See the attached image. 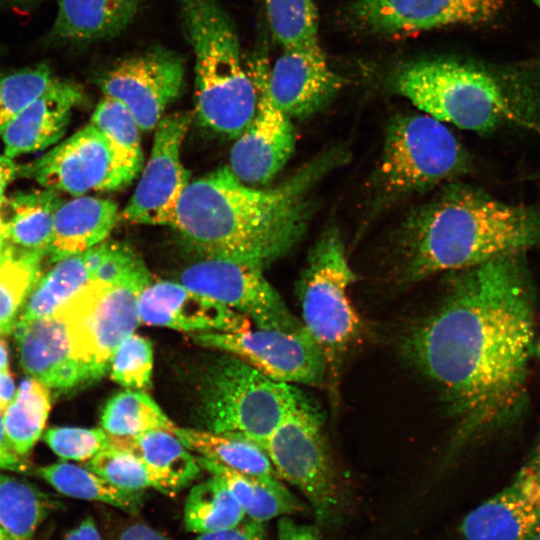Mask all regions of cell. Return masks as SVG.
<instances>
[{"mask_svg": "<svg viewBox=\"0 0 540 540\" xmlns=\"http://www.w3.org/2000/svg\"><path fill=\"white\" fill-rule=\"evenodd\" d=\"M185 33L195 54V110L205 128L236 139L258 108L259 85L242 62L238 35L217 0H180Z\"/></svg>", "mask_w": 540, "mask_h": 540, "instance_id": "4", "label": "cell"}, {"mask_svg": "<svg viewBox=\"0 0 540 540\" xmlns=\"http://www.w3.org/2000/svg\"><path fill=\"white\" fill-rule=\"evenodd\" d=\"M84 466L123 490H156L155 483L141 460L125 449L108 445L86 461Z\"/></svg>", "mask_w": 540, "mask_h": 540, "instance_id": "40", "label": "cell"}, {"mask_svg": "<svg viewBox=\"0 0 540 540\" xmlns=\"http://www.w3.org/2000/svg\"><path fill=\"white\" fill-rule=\"evenodd\" d=\"M7 242L5 238H0V258L6 248Z\"/></svg>", "mask_w": 540, "mask_h": 540, "instance_id": "53", "label": "cell"}, {"mask_svg": "<svg viewBox=\"0 0 540 540\" xmlns=\"http://www.w3.org/2000/svg\"><path fill=\"white\" fill-rule=\"evenodd\" d=\"M338 154L328 152L270 189L249 186L228 167L219 168L188 184L169 226L201 258H227L264 268L302 236L308 192L341 160Z\"/></svg>", "mask_w": 540, "mask_h": 540, "instance_id": "2", "label": "cell"}, {"mask_svg": "<svg viewBox=\"0 0 540 540\" xmlns=\"http://www.w3.org/2000/svg\"><path fill=\"white\" fill-rule=\"evenodd\" d=\"M465 540H534L540 534V442L512 480L465 516Z\"/></svg>", "mask_w": 540, "mask_h": 540, "instance_id": "17", "label": "cell"}, {"mask_svg": "<svg viewBox=\"0 0 540 540\" xmlns=\"http://www.w3.org/2000/svg\"><path fill=\"white\" fill-rule=\"evenodd\" d=\"M44 440L61 458L85 462L109 445V436L101 427H53L45 432Z\"/></svg>", "mask_w": 540, "mask_h": 540, "instance_id": "41", "label": "cell"}, {"mask_svg": "<svg viewBox=\"0 0 540 540\" xmlns=\"http://www.w3.org/2000/svg\"><path fill=\"white\" fill-rule=\"evenodd\" d=\"M119 216L117 204L108 199L82 195L62 200L55 212L45 263L83 253L107 240Z\"/></svg>", "mask_w": 540, "mask_h": 540, "instance_id": "23", "label": "cell"}, {"mask_svg": "<svg viewBox=\"0 0 540 540\" xmlns=\"http://www.w3.org/2000/svg\"><path fill=\"white\" fill-rule=\"evenodd\" d=\"M140 0H59L49 38L82 44L113 37L135 17Z\"/></svg>", "mask_w": 540, "mask_h": 540, "instance_id": "25", "label": "cell"}, {"mask_svg": "<svg viewBox=\"0 0 540 540\" xmlns=\"http://www.w3.org/2000/svg\"><path fill=\"white\" fill-rule=\"evenodd\" d=\"M15 338L23 370L49 389L72 391L88 385L74 356L63 318L53 313L15 327Z\"/></svg>", "mask_w": 540, "mask_h": 540, "instance_id": "21", "label": "cell"}, {"mask_svg": "<svg viewBox=\"0 0 540 540\" xmlns=\"http://www.w3.org/2000/svg\"><path fill=\"white\" fill-rule=\"evenodd\" d=\"M526 125H527L528 127H530V128H533L536 132H538V133L540 134V127H539V126H536V125L530 124V123H528V124H526Z\"/></svg>", "mask_w": 540, "mask_h": 540, "instance_id": "54", "label": "cell"}, {"mask_svg": "<svg viewBox=\"0 0 540 540\" xmlns=\"http://www.w3.org/2000/svg\"><path fill=\"white\" fill-rule=\"evenodd\" d=\"M277 540H321L318 526L301 524L291 516H281L277 521Z\"/></svg>", "mask_w": 540, "mask_h": 540, "instance_id": "43", "label": "cell"}, {"mask_svg": "<svg viewBox=\"0 0 540 540\" xmlns=\"http://www.w3.org/2000/svg\"><path fill=\"white\" fill-rule=\"evenodd\" d=\"M59 192L44 188L4 198L6 242L18 249L46 254L51 241Z\"/></svg>", "mask_w": 540, "mask_h": 540, "instance_id": "28", "label": "cell"}, {"mask_svg": "<svg viewBox=\"0 0 540 540\" xmlns=\"http://www.w3.org/2000/svg\"><path fill=\"white\" fill-rule=\"evenodd\" d=\"M58 79L47 63L0 74V135L14 117Z\"/></svg>", "mask_w": 540, "mask_h": 540, "instance_id": "37", "label": "cell"}, {"mask_svg": "<svg viewBox=\"0 0 540 540\" xmlns=\"http://www.w3.org/2000/svg\"><path fill=\"white\" fill-rule=\"evenodd\" d=\"M263 267L227 258H200L180 274V283L236 312L258 328L299 330L304 327L266 280Z\"/></svg>", "mask_w": 540, "mask_h": 540, "instance_id": "13", "label": "cell"}, {"mask_svg": "<svg viewBox=\"0 0 540 540\" xmlns=\"http://www.w3.org/2000/svg\"><path fill=\"white\" fill-rule=\"evenodd\" d=\"M199 392L204 430L240 437L262 449L286 415L307 400L293 385L272 380L225 352L204 370Z\"/></svg>", "mask_w": 540, "mask_h": 540, "instance_id": "5", "label": "cell"}, {"mask_svg": "<svg viewBox=\"0 0 540 540\" xmlns=\"http://www.w3.org/2000/svg\"><path fill=\"white\" fill-rule=\"evenodd\" d=\"M0 540H13L11 536L0 526Z\"/></svg>", "mask_w": 540, "mask_h": 540, "instance_id": "52", "label": "cell"}, {"mask_svg": "<svg viewBox=\"0 0 540 540\" xmlns=\"http://www.w3.org/2000/svg\"><path fill=\"white\" fill-rule=\"evenodd\" d=\"M83 98L79 84L58 79L6 125L0 135L4 154L14 159L57 144Z\"/></svg>", "mask_w": 540, "mask_h": 540, "instance_id": "22", "label": "cell"}, {"mask_svg": "<svg viewBox=\"0 0 540 540\" xmlns=\"http://www.w3.org/2000/svg\"><path fill=\"white\" fill-rule=\"evenodd\" d=\"M101 428L111 438H127L151 430L174 432L176 425L144 391L126 389L105 404Z\"/></svg>", "mask_w": 540, "mask_h": 540, "instance_id": "35", "label": "cell"}, {"mask_svg": "<svg viewBox=\"0 0 540 540\" xmlns=\"http://www.w3.org/2000/svg\"><path fill=\"white\" fill-rule=\"evenodd\" d=\"M195 540H268L265 522L244 519L238 525L205 534Z\"/></svg>", "mask_w": 540, "mask_h": 540, "instance_id": "42", "label": "cell"}, {"mask_svg": "<svg viewBox=\"0 0 540 540\" xmlns=\"http://www.w3.org/2000/svg\"><path fill=\"white\" fill-rule=\"evenodd\" d=\"M90 123L104 133L129 158L140 172L143 154L140 128L127 107L120 101L104 96L96 106Z\"/></svg>", "mask_w": 540, "mask_h": 540, "instance_id": "38", "label": "cell"}, {"mask_svg": "<svg viewBox=\"0 0 540 540\" xmlns=\"http://www.w3.org/2000/svg\"><path fill=\"white\" fill-rule=\"evenodd\" d=\"M117 540H168L164 535L145 523L127 525L118 535Z\"/></svg>", "mask_w": 540, "mask_h": 540, "instance_id": "45", "label": "cell"}, {"mask_svg": "<svg viewBox=\"0 0 540 540\" xmlns=\"http://www.w3.org/2000/svg\"><path fill=\"white\" fill-rule=\"evenodd\" d=\"M536 4L539 6L540 8V0H535Z\"/></svg>", "mask_w": 540, "mask_h": 540, "instance_id": "56", "label": "cell"}, {"mask_svg": "<svg viewBox=\"0 0 540 540\" xmlns=\"http://www.w3.org/2000/svg\"><path fill=\"white\" fill-rule=\"evenodd\" d=\"M246 515L229 490L218 476L194 485L186 498L183 521L185 529L195 534H205L234 527L241 523Z\"/></svg>", "mask_w": 540, "mask_h": 540, "instance_id": "31", "label": "cell"}, {"mask_svg": "<svg viewBox=\"0 0 540 540\" xmlns=\"http://www.w3.org/2000/svg\"><path fill=\"white\" fill-rule=\"evenodd\" d=\"M355 274L335 229L325 232L309 255L298 283L302 323L322 350L334 390L346 354L362 333V321L349 298Z\"/></svg>", "mask_w": 540, "mask_h": 540, "instance_id": "8", "label": "cell"}, {"mask_svg": "<svg viewBox=\"0 0 540 540\" xmlns=\"http://www.w3.org/2000/svg\"><path fill=\"white\" fill-rule=\"evenodd\" d=\"M55 504L31 484L0 472V526L13 540H32Z\"/></svg>", "mask_w": 540, "mask_h": 540, "instance_id": "34", "label": "cell"}, {"mask_svg": "<svg viewBox=\"0 0 540 540\" xmlns=\"http://www.w3.org/2000/svg\"><path fill=\"white\" fill-rule=\"evenodd\" d=\"M141 324L187 332L243 331L251 320L180 282L151 281L138 302Z\"/></svg>", "mask_w": 540, "mask_h": 540, "instance_id": "19", "label": "cell"}, {"mask_svg": "<svg viewBox=\"0 0 540 540\" xmlns=\"http://www.w3.org/2000/svg\"><path fill=\"white\" fill-rule=\"evenodd\" d=\"M64 540H102L92 517L85 518L65 535Z\"/></svg>", "mask_w": 540, "mask_h": 540, "instance_id": "46", "label": "cell"}, {"mask_svg": "<svg viewBox=\"0 0 540 540\" xmlns=\"http://www.w3.org/2000/svg\"><path fill=\"white\" fill-rule=\"evenodd\" d=\"M4 200V199H3ZM2 201H0V238H5V234H6V226H5V221H4V217H3V213H2Z\"/></svg>", "mask_w": 540, "mask_h": 540, "instance_id": "51", "label": "cell"}, {"mask_svg": "<svg viewBox=\"0 0 540 540\" xmlns=\"http://www.w3.org/2000/svg\"><path fill=\"white\" fill-rule=\"evenodd\" d=\"M192 115H165L155 127L153 146L136 189L122 212L130 222L169 225L175 207L188 186L190 174L181 162V147Z\"/></svg>", "mask_w": 540, "mask_h": 540, "instance_id": "15", "label": "cell"}, {"mask_svg": "<svg viewBox=\"0 0 540 540\" xmlns=\"http://www.w3.org/2000/svg\"><path fill=\"white\" fill-rule=\"evenodd\" d=\"M503 0H355L351 16L362 29L383 35L487 22Z\"/></svg>", "mask_w": 540, "mask_h": 540, "instance_id": "18", "label": "cell"}, {"mask_svg": "<svg viewBox=\"0 0 540 540\" xmlns=\"http://www.w3.org/2000/svg\"><path fill=\"white\" fill-rule=\"evenodd\" d=\"M173 433L190 451L197 452L200 456L264 484L273 487L284 485L265 451L251 441L204 429L177 426Z\"/></svg>", "mask_w": 540, "mask_h": 540, "instance_id": "27", "label": "cell"}, {"mask_svg": "<svg viewBox=\"0 0 540 540\" xmlns=\"http://www.w3.org/2000/svg\"><path fill=\"white\" fill-rule=\"evenodd\" d=\"M263 450L277 476L306 497L319 528L342 520L344 492L326 447L320 414L310 400L286 415Z\"/></svg>", "mask_w": 540, "mask_h": 540, "instance_id": "9", "label": "cell"}, {"mask_svg": "<svg viewBox=\"0 0 540 540\" xmlns=\"http://www.w3.org/2000/svg\"><path fill=\"white\" fill-rule=\"evenodd\" d=\"M342 85L343 79L330 68L318 43L284 48L268 74L270 96L290 118L320 111Z\"/></svg>", "mask_w": 540, "mask_h": 540, "instance_id": "20", "label": "cell"}, {"mask_svg": "<svg viewBox=\"0 0 540 540\" xmlns=\"http://www.w3.org/2000/svg\"><path fill=\"white\" fill-rule=\"evenodd\" d=\"M34 472L66 496L105 503L131 515L144 504V491L120 489L85 466L60 462Z\"/></svg>", "mask_w": 540, "mask_h": 540, "instance_id": "30", "label": "cell"}, {"mask_svg": "<svg viewBox=\"0 0 540 540\" xmlns=\"http://www.w3.org/2000/svg\"><path fill=\"white\" fill-rule=\"evenodd\" d=\"M467 167V155L447 126L425 114L396 117L390 123L377 171L382 196L426 190Z\"/></svg>", "mask_w": 540, "mask_h": 540, "instance_id": "10", "label": "cell"}, {"mask_svg": "<svg viewBox=\"0 0 540 540\" xmlns=\"http://www.w3.org/2000/svg\"><path fill=\"white\" fill-rule=\"evenodd\" d=\"M534 540H540V534Z\"/></svg>", "mask_w": 540, "mask_h": 540, "instance_id": "57", "label": "cell"}, {"mask_svg": "<svg viewBox=\"0 0 540 540\" xmlns=\"http://www.w3.org/2000/svg\"><path fill=\"white\" fill-rule=\"evenodd\" d=\"M540 245V208L480 190L448 189L413 215L401 238V280L417 282Z\"/></svg>", "mask_w": 540, "mask_h": 540, "instance_id": "3", "label": "cell"}, {"mask_svg": "<svg viewBox=\"0 0 540 540\" xmlns=\"http://www.w3.org/2000/svg\"><path fill=\"white\" fill-rule=\"evenodd\" d=\"M275 40L284 48L318 43L315 0H264Z\"/></svg>", "mask_w": 540, "mask_h": 540, "instance_id": "36", "label": "cell"}, {"mask_svg": "<svg viewBox=\"0 0 540 540\" xmlns=\"http://www.w3.org/2000/svg\"><path fill=\"white\" fill-rule=\"evenodd\" d=\"M105 241L95 247L51 263L30 292L15 327L53 313L91 281L102 260Z\"/></svg>", "mask_w": 540, "mask_h": 540, "instance_id": "26", "label": "cell"}, {"mask_svg": "<svg viewBox=\"0 0 540 540\" xmlns=\"http://www.w3.org/2000/svg\"><path fill=\"white\" fill-rule=\"evenodd\" d=\"M535 294L525 252L456 271L406 333L408 360L444 398L463 446L516 422L528 403Z\"/></svg>", "mask_w": 540, "mask_h": 540, "instance_id": "1", "label": "cell"}, {"mask_svg": "<svg viewBox=\"0 0 540 540\" xmlns=\"http://www.w3.org/2000/svg\"><path fill=\"white\" fill-rule=\"evenodd\" d=\"M44 0H0V5H8L14 7H32L41 3Z\"/></svg>", "mask_w": 540, "mask_h": 540, "instance_id": "49", "label": "cell"}, {"mask_svg": "<svg viewBox=\"0 0 540 540\" xmlns=\"http://www.w3.org/2000/svg\"><path fill=\"white\" fill-rule=\"evenodd\" d=\"M108 372L113 381L126 389L148 391L153 372L151 341L135 332L131 334L113 354Z\"/></svg>", "mask_w": 540, "mask_h": 540, "instance_id": "39", "label": "cell"}, {"mask_svg": "<svg viewBox=\"0 0 540 540\" xmlns=\"http://www.w3.org/2000/svg\"><path fill=\"white\" fill-rule=\"evenodd\" d=\"M202 470L221 478L241 505L247 518L267 522L281 516L305 514L308 507L285 487H273L199 456Z\"/></svg>", "mask_w": 540, "mask_h": 540, "instance_id": "29", "label": "cell"}, {"mask_svg": "<svg viewBox=\"0 0 540 540\" xmlns=\"http://www.w3.org/2000/svg\"><path fill=\"white\" fill-rule=\"evenodd\" d=\"M190 336L196 344L232 354L278 382L321 386L327 378L325 356L305 326L293 331L256 327Z\"/></svg>", "mask_w": 540, "mask_h": 540, "instance_id": "12", "label": "cell"}, {"mask_svg": "<svg viewBox=\"0 0 540 540\" xmlns=\"http://www.w3.org/2000/svg\"><path fill=\"white\" fill-rule=\"evenodd\" d=\"M45 255L7 243L0 258V336L11 334L42 273Z\"/></svg>", "mask_w": 540, "mask_h": 540, "instance_id": "32", "label": "cell"}, {"mask_svg": "<svg viewBox=\"0 0 540 540\" xmlns=\"http://www.w3.org/2000/svg\"><path fill=\"white\" fill-rule=\"evenodd\" d=\"M535 352H537L538 356L540 357V343L536 346Z\"/></svg>", "mask_w": 540, "mask_h": 540, "instance_id": "55", "label": "cell"}, {"mask_svg": "<svg viewBox=\"0 0 540 540\" xmlns=\"http://www.w3.org/2000/svg\"><path fill=\"white\" fill-rule=\"evenodd\" d=\"M0 470L26 473L31 470L26 458L22 457L9 441L0 413Z\"/></svg>", "mask_w": 540, "mask_h": 540, "instance_id": "44", "label": "cell"}, {"mask_svg": "<svg viewBox=\"0 0 540 540\" xmlns=\"http://www.w3.org/2000/svg\"><path fill=\"white\" fill-rule=\"evenodd\" d=\"M9 365L8 349L6 343L0 339V370H7Z\"/></svg>", "mask_w": 540, "mask_h": 540, "instance_id": "50", "label": "cell"}, {"mask_svg": "<svg viewBox=\"0 0 540 540\" xmlns=\"http://www.w3.org/2000/svg\"><path fill=\"white\" fill-rule=\"evenodd\" d=\"M184 75L182 58L157 48L118 61L97 78L96 84L104 96L127 107L141 131H150L180 95Z\"/></svg>", "mask_w": 540, "mask_h": 540, "instance_id": "14", "label": "cell"}, {"mask_svg": "<svg viewBox=\"0 0 540 540\" xmlns=\"http://www.w3.org/2000/svg\"><path fill=\"white\" fill-rule=\"evenodd\" d=\"M151 281L140 258L116 280L91 281L55 310L66 324L74 356L88 384L108 372L117 348L141 324L139 297Z\"/></svg>", "mask_w": 540, "mask_h": 540, "instance_id": "7", "label": "cell"}, {"mask_svg": "<svg viewBox=\"0 0 540 540\" xmlns=\"http://www.w3.org/2000/svg\"><path fill=\"white\" fill-rule=\"evenodd\" d=\"M138 174L126 154L91 123L18 168V175L43 188L73 196L123 189Z\"/></svg>", "mask_w": 540, "mask_h": 540, "instance_id": "11", "label": "cell"}, {"mask_svg": "<svg viewBox=\"0 0 540 540\" xmlns=\"http://www.w3.org/2000/svg\"><path fill=\"white\" fill-rule=\"evenodd\" d=\"M51 408L49 388L24 379L2 412L5 433L19 455L27 458L43 432Z\"/></svg>", "mask_w": 540, "mask_h": 540, "instance_id": "33", "label": "cell"}, {"mask_svg": "<svg viewBox=\"0 0 540 540\" xmlns=\"http://www.w3.org/2000/svg\"><path fill=\"white\" fill-rule=\"evenodd\" d=\"M109 445L137 456L152 477L156 490L168 496L177 494L202 471L197 457L167 430H151L127 438L109 437Z\"/></svg>", "mask_w": 540, "mask_h": 540, "instance_id": "24", "label": "cell"}, {"mask_svg": "<svg viewBox=\"0 0 540 540\" xmlns=\"http://www.w3.org/2000/svg\"><path fill=\"white\" fill-rule=\"evenodd\" d=\"M16 392L15 384L9 369L0 370V413L12 400Z\"/></svg>", "mask_w": 540, "mask_h": 540, "instance_id": "48", "label": "cell"}, {"mask_svg": "<svg viewBox=\"0 0 540 540\" xmlns=\"http://www.w3.org/2000/svg\"><path fill=\"white\" fill-rule=\"evenodd\" d=\"M18 168L13 158L0 155V201L5 198L4 193L9 183L18 175Z\"/></svg>", "mask_w": 540, "mask_h": 540, "instance_id": "47", "label": "cell"}, {"mask_svg": "<svg viewBox=\"0 0 540 540\" xmlns=\"http://www.w3.org/2000/svg\"><path fill=\"white\" fill-rule=\"evenodd\" d=\"M395 90L427 115L478 133L515 119L499 81L485 69L455 59L433 58L401 67Z\"/></svg>", "mask_w": 540, "mask_h": 540, "instance_id": "6", "label": "cell"}, {"mask_svg": "<svg viewBox=\"0 0 540 540\" xmlns=\"http://www.w3.org/2000/svg\"><path fill=\"white\" fill-rule=\"evenodd\" d=\"M250 67L259 85L257 112L230 152L229 170L249 186L270 182L285 166L295 148L291 118L273 101L268 90L269 65L265 57Z\"/></svg>", "mask_w": 540, "mask_h": 540, "instance_id": "16", "label": "cell"}]
</instances>
